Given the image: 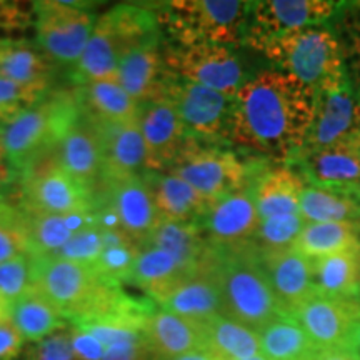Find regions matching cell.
I'll use <instances>...</instances> for the list:
<instances>
[{"instance_id": "6da1fadb", "label": "cell", "mask_w": 360, "mask_h": 360, "mask_svg": "<svg viewBox=\"0 0 360 360\" xmlns=\"http://www.w3.org/2000/svg\"><path fill=\"white\" fill-rule=\"evenodd\" d=\"M315 117V92L283 70H264L233 97L227 142L292 164L305 148Z\"/></svg>"}, {"instance_id": "7a4b0ae2", "label": "cell", "mask_w": 360, "mask_h": 360, "mask_svg": "<svg viewBox=\"0 0 360 360\" xmlns=\"http://www.w3.org/2000/svg\"><path fill=\"white\" fill-rule=\"evenodd\" d=\"M209 267L217 281L224 317L260 332L285 315L254 245L244 250L214 249Z\"/></svg>"}, {"instance_id": "3957f363", "label": "cell", "mask_w": 360, "mask_h": 360, "mask_svg": "<svg viewBox=\"0 0 360 360\" xmlns=\"http://www.w3.org/2000/svg\"><path fill=\"white\" fill-rule=\"evenodd\" d=\"M80 114L77 90H58L2 125L4 148L12 169L22 174L40 157L51 154Z\"/></svg>"}, {"instance_id": "277c9868", "label": "cell", "mask_w": 360, "mask_h": 360, "mask_svg": "<svg viewBox=\"0 0 360 360\" xmlns=\"http://www.w3.org/2000/svg\"><path fill=\"white\" fill-rule=\"evenodd\" d=\"M252 2L240 0H172L154 7L160 30L177 45L244 44Z\"/></svg>"}, {"instance_id": "5b68a950", "label": "cell", "mask_w": 360, "mask_h": 360, "mask_svg": "<svg viewBox=\"0 0 360 360\" xmlns=\"http://www.w3.org/2000/svg\"><path fill=\"white\" fill-rule=\"evenodd\" d=\"M257 162H245L220 142L188 137L177 159L165 172L177 175L207 200L217 202L231 193L252 187L260 174Z\"/></svg>"}, {"instance_id": "8992f818", "label": "cell", "mask_w": 360, "mask_h": 360, "mask_svg": "<svg viewBox=\"0 0 360 360\" xmlns=\"http://www.w3.org/2000/svg\"><path fill=\"white\" fill-rule=\"evenodd\" d=\"M262 53L315 94L347 77L339 39L327 27H307L283 35L265 45Z\"/></svg>"}, {"instance_id": "52a82bcc", "label": "cell", "mask_w": 360, "mask_h": 360, "mask_svg": "<svg viewBox=\"0 0 360 360\" xmlns=\"http://www.w3.org/2000/svg\"><path fill=\"white\" fill-rule=\"evenodd\" d=\"M32 285L58 309L70 326L84 322L98 307L114 283L102 281L94 267L56 255L29 254Z\"/></svg>"}, {"instance_id": "ba28073f", "label": "cell", "mask_w": 360, "mask_h": 360, "mask_svg": "<svg viewBox=\"0 0 360 360\" xmlns=\"http://www.w3.org/2000/svg\"><path fill=\"white\" fill-rule=\"evenodd\" d=\"M90 2H32L37 45L53 64L74 67L82 57L97 17Z\"/></svg>"}, {"instance_id": "9c48e42d", "label": "cell", "mask_w": 360, "mask_h": 360, "mask_svg": "<svg viewBox=\"0 0 360 360\" xmlns=\"http://www.w3.org/2000/svg\"><path fill=\"white\" fill-rule=\"evenodd\" d=\"M22 209L40 214L96 212L92 192L58 165L56 148L22 172Z\"/></svg>"}, {"instance_id": "30bf717a", "label": "cell", "mask_w": 360, "mask_h": 360, "mask_svg": "<svg viewBox=\"0 0 360 360\" xmlns=\"http://www.w3.org/2000/svg\"><path fill=\"white\" fill-rule=\"evenodd\" d=\"M289 317L300 323L319 350L359 355L360 299L330 297L315 292Z\"/></svg>"}, {"instance_id": "8fae6325", "label": "cell", "mask_w": 360, "mask_h": 360, "mask_svg": "<svg viewBox=\"0 0 360 360\" xmlns=\"http://www.w3.org/2000/svg\"><path fill=\"white\" fill-rule=\"evenodd\" d=\"M164 64L175 79L231 97H236L244 79L240 58L225 45H169L164 49Z\"/></svg>"}, {"instance_id": "7c38bea8", "label": "cell", "mask_w": 360, "mask_h": 360, "mask_svg": "<svg viewBox=\"0 0 360 360\" xmlns=\"http://www.w3.org/2000/svg\"><path fill=\"white\" fill-rule=\"evenodd\" d=\"M342 4L330 0H264L254 2L247 20L244 44L262 52L265 45L300 29L323 24Z\"/></svg>"}, {"instance_id": "4fadbf2b", "label": "cell", "mask_w": 360, "mask_h": 360, "mask_svg": "<svg viewBox=\"0 0 360 360\" xmlns=\"http://www.w3.org/2000/svg\"><path fill=\"white\" fill-rule=\"evenodd\" d=\"M96 209L109 210L125 236L139 245L146 244L159 222L146 174L120 179H102L92 192Z\"/></svg>"}, {"instance_id": "5bb4252c", "label": "cell", "mask_w": 360, "mask_h": 360, "mask_svg": "<svg viewBox=\"0 0 360 360\" xmlns=\"http://www.w3.org/2000/svg\"><path fill=\"white\" fill-rule=\"evenodd\" d=\"M165 101L175 107L188 137L207 142L227 141L233 97L172 77Z\"/></svg>"}, {"instance_id": "9a60e30c", "label": "cell", "mask_w": 360, "mask_h": 360, "mask_svg": "<svg viewBox=\"0 0 360 360\" xmlns=\"http://www.w3.org/2000/svg\"><path fill=\"white\" fill-rule=\"evenodd\" d=\"M345 141H360V97L347 77L315 94L314 124L302 152Z\"/></svg>"}, {"instance_id": "2e32d148", "label": "cell", "mask_w": 360, "mask_h": 360, "mask_svg": "<svg viewBox=\"0 0 360 360\" xmlns=\"http://www.w3.org/2000/svg\"><path fill=\"white\" fill-rule=\"evenodd\" d=\"M260 222L252 187H245L215 202L200 227L214 249L244 250L254 245Z\"/></svg>"}, {"instance_id": "e0dca14e", "label": "cell", "mask_w": 360, "mask_h": 360, "mask_svg": "<svg viewBox=\"0 0 360 360\" xmlns=\"http://www.w3.org/2000/svg\"><path fill=\"white\" fill-rule=\"evenodd\" d=\"M174 75L164 64L160 39L147 40L120 57L117 80L139 105L165 101L167 85Z\"/></svg>"}, {"instance_id": "ac0fdd59", "label": "cell", "mask_w": 360, "mask_h": 360, "mask_svg": "<svg viewBox=\"0 0 360 360\" xmlns=\"http://www.w3.org/2000/svg\"><path fill=\"white\" fill-rule=\"evenodd\" d=\"M137 120L146 143L147 172H165L187 139L177 110L169 101L148 102L141 105Z\"/></svg>"}, {"instance_id": "d6986e66", "label": "cell", "mask_w": 360, "mask_h": 360, "mask_svg": "<svg viewBox=\"0 0 360 360\" xmlns=\"http://www.w3.org/2000/svg\"><path fill=\"white\" fill-rule=\"evenodd\" d=\"M310 186L360 192V141L302 152L292 162Z\"/></svg>"}, {"instance_id": "ffe728a7", "label": "cell", "mask_w": 360, "mask_h": 360, "mask_svg": "<svg viewBox=\"0 0 360 360\" xmlns=\"http://www.w3.org/2000/svg\"><path fill=\"white\" fill-rule=\"evenodd\" d=\"M160 309L191 321L197 326H205L212 319L222 315V300L217 281L209 264L184 277L167 294L154 300Z\"/></svg>"}, {"instance_id": "44dd1931", "label": "cell", "mask_w": 360, "mask_h": 360, "mask_svg": "<svg viewBox=\"0 0 360 360\" xmlns=\"http://www.w3.org/2000/svg\"><path fill=\"white\" fill-rule=\"evenodd\" d=\"M56 155L67 174L94 192L103 175V157L96 125L84 112L58 142Z\"/></svg>"}, {"instance_id": "7402d4cb", "label": "cell", "mask_w": 360, "mask_h": 360, "mask_svg": "<svg viewBox=\"0 0 360 360\" xmlns=\"http://www.w3.org/2000/svg\"><path fill=\"white\" fill-rule=\"evenodd\" d=\"M92 124L96 125L102 146V179H120L147 174L146 143H143L137 119L120 124L92 120Z\"/></svg>"}, {"instance_id": "603a6c76", "label": "cell", "mask_w": 360, "mask_h": 360, "mask_svg": "<svg viewBox=\"0 0 360 360\" xmlns=\"http://www.w3.org/2000/svg\"><path fill=\"white\" fill-rule=\"evenodd\" d=\"M259 260L285 315L317 292L312 278V260L294 249L262 254Z\"/></svg>"}, {"instance_id": "cb8c5ba5", "label": "cell", "mask_w": 360, "mask_h": 360, "mask_svg": "<svg viewBox=\"0 0 360 360\" xmlns=\"http://www.w3.org/2000/svg\"><path fill=\"white\" fill-rule=\"evenodd\" d=\"M143 340L150 360H165L204 350L200 326L160 307L152 310L143 323Z\"/></svg>"}, {"instance_id": "d4e9b609", "label": "cell", "mask_w": 360, "mask_h": 360, "mask_svg": "<svg viewBox=\"0 0 360 360\" xmlns=\"http://www.w3.org/2000/svg\"><path fill=\"white\" fill-rule=\"evenodd\" d=\"M124 45L112 24L109 13L97 17L80 60L70 69L75 85L97 80H117V67L124 56Z\"/></svg>"}, {"instance_id": "484cf974", "label": "cell", "mask_w": 360, "mask_h": 360, "mask_svg": "<svg viewBox=\"0 0 360 360\" xmlns=\"http://www.w3.org/2000/svg\"><path fill=\"white\" fill-rule=\"evenodd\" d=\"M157 214L162 220L186 224H202L214 202L202 197L195 188L169 172H147Z\"/></svg>"}, {"instance_id": "4316f807", "label": "cell", "mask_w": 360, "mask_h": 360, "mask_svg": "<svg viewBox=\"0 0 360 360\" xmlns=\"http://www.w3.org/2000/svg\"><path fill=\"white\" fill-rule=\"evenodd\" d=\"M146 245L167 252L187 274L205 267L214 250L207 242L200 224L172 222L162 219L142 247Z\"/></svg>"}, {"instance_id": "83f0119b", "label": "cell", "mask_w": 360, "mask_h": 360, "mask_svg": "<svg viewBox=\"0 0 360 360\" xmlns=\"http://www.w3.org/2000/svg\"><path fill=\"white\" fill-rule=\"evenodd\" d=\"M305 179L290 164L264 170L252 186L255 205L260 220L276 217V215L299 214L300 195H302Z\"/></svg>"}, {"instance_id": "f1b7e54d", "label": "cell", "mask_w": 360, "mask_h": 360, "mask_svg": "<svg viewBox=\"0 0 360 360\" xmlns=\"http://www.w3.org/2000/svg\"><path fill=\"white\" fill-rule=\"evenodd\" d=\"M53 62L29 40L0 37V77L49 92Z\"/></svg>"}, {"instance_id": "f546056e", "label": "cell", "mask_w": 360, "mask_h": 360, "mask_svg": "<svg viewBox=\"0 0 360 360\" xmlns=\"http://www.w3.org/2000/svg\"><path fill=\"white\" fill-rule=\"evenodd\" d=\"M84 115L96 122L120 124L139 117V105L119 80H97L75 85Z\"/></svg>"}, {"instance_id": "4dcf8cb0", "label": "cell", "mask_w": 360, "mask_h": 360, "mask_svg": "<svg viewBox=\"0 0 360 360\" xmlns=\"http://www.w3.org/2000/svg\"><path fill=\"white\" fill-rule=\"evenodd\" d=\"M22 209V207H20ZM24 210L27 236L30 242L29 254L51 255L64 247L79 231L97 222V212L89 214H40Z\"/></svg>"}, {"instance_id": "1f68e13d", "label": "cell", "mask_w": 360, "mask_h": 360, "mask_svg": "<svg viewBox=\"0 0 360 360\" xmlns=\"http://www.w3.org/2000/svg\"><path fill=\"white\" fill-rule=\"evenodd\" d=\"M299 214L305 222H360V192L307 186Z\"/></svg>"}, {"instance_id": "d6a6232c", "label": "cell", "mask_w": 360, "mask_h": 360, "mask_svg": "<svg viewBox=\"0 0 360 360\" xmlns=\"http://www.w3.org/2000/svg\"><path fill=\"white\" fill-rule=\"evenodd\" d=\"M312 278L323 295L360 299V247L314 259Z\"/></svg>"}, {"instance_id": "836d02e7", "label": "cell", "mask_w": 360, "mask_h": 360, "mask_svg": "<svg viewBox=\"0 0 360 360\" xmlns=\"http://www.w3.org/2000/svg\"><path fill=\"white\" fill-rule=\"evenodd\" d=\"M202 332L204 350L215 360H242L262 354L259 332L224 315L202 326Z\"/></svg>"}, {"instance_id": "e575fe53", "label": "cell", "mask_w": 360, "mask_h": 360, "mask_svg": "<svg viewBox=\"0 0 360 360\" xmlns=\"http://www.w3.org/2000/svg\"><path fill=\"white\" fill-rule=\"evenodd\" d=\"M11 321L24 342L30 344L44 340L45 337L70 326L56 305L35 289L11 302Z\"/></svg>"}, {"instance_id": "d590c367", "label": "cell", "mask_w": 360, "mask_h": 360, "mask_svg": "<svg viewBox=\"0 0 360 360\" xmlns=\"http://www.w3.org/2000/svg\"><path fill=\"white\" fill-rule=\"evenodd\" d=\"M355 247H360V222H307L292 249L314 260Z\"/></svg>"}, {"instance_id": "8d00e7d4", "label": "cell", "mask_w": 360, "mask_h": 360, "mask_svg": "<svg viewBox=\"0 0 360 360\" xmlns=\"http://www.w3.org/2000/svg\"><path fill=\"white\" fill-rule=\"evenodd\" d=\"M187 276L172 255L157 247L146 245L139 252L129 283L146 290L154 302Z\"/></svg>"}, {"instance_id": "74e56055", "label": "cell", "mask_w": 360, "mask_h": 360, "mask_svg": "<svg viewBox=\"0 0 360 360\" xmlns=\"http://www.w3.org/2000/svg\"><path fill=\"white\" fill-rule=\"evenodd\" d=\"M260 352L267 360H312L319 349L300 323L282 315L259 332Z\"/></svg>"}, {"instance_id": "f35d334b", "label": "cell", "mask_w": 360, "mask_h": 360, "mask_svg": "<svg viewBox=\"0 0 360 360\" xmlns=\"http://www.w3.org/2000/svg\"><path fill=\"white\" fill-rule=\"evenodd\" d=\"M141 245L134 242L122 231H103V249L98 255L94 270L102 281L122 285L129 283L134 264L137 260Z\"/></svg>"}, {"instance_id": "ab89813d", "label": "cell", "mask_w": 360, "mask_h": 360, "mask_svg": "<svg viewBox=\"0 0 360 360\" xmlns=\"http://www.w3.org/2000/svg\"><path fill=\"white\" fill-rule=\"evenodd\" d=\"M334 19L345 74L360 97V4H342Z\"/></svg>"}, {"instance_id": "60d3db41", "label": "cell", "mask_w": 360, "mask_h": 360, "mask_svg": "<svg viewBox=\"0 0 360 360\" xmlns=\"http://www.w3.org/2000/svg\"><path fill=\"white\" fill-rule=\"evenodd\" d=\"M305 224L300 214L276 215L262 220L254 240V250L262 255L292 249Z\"/></svg>"}, {"instance_id": "b9f144b4", "label": "cell", "mask_w": 360, "mask_h": 360, "mask_svg": "<svg viewBox=\"0 0 360 360\" xmlns=\"http://www.w3.org/2000/svg\"><path fill=\"white\" fill-rule=\"evenodd\" d=\"M30 252L27 224L20 205L0 197V264Z\"/></svg>"}, {"instance_id": "7bdbcfd3", "label": "cell", "mask_w": 360, "mask_h": 360, "mask_svg": "<svg viewBox=\"0 0 360 360\" xmlns=\"http://www.w3.org/2000/svg\"><path fill=\"white\" fill-rule=\"evenodd\" d=\"M103 249V229L101 222L90 224L89 227L82 229L70 238L64 247H60L57 252L51 255L56 257L70 260L75 264H84L89 267H94L97 262L98 255Z\"/></svg>"}, {"instance_id": "ee69618b", "label": "cell", "mask_w": 360, "mask_h": 360, "mask_svg": "<svg viewBox=\"0 0 360 360\" xmlns=\"http://www.w3.org/2000/svg\"><path fill=\"white\" fill-rule=\"evenodd\" d=\"M49 92L30 89L0 77V127L11 122L22 112L37 105Z\"/></svg>"}, {"instance_id": "f6af8a7d", "label": "cell", "mask_w": 360, "mask_h": 360, "mask_svg": "<svg viewBox=\"0 0 360 360\" xmlns=\"http://www.w3.org/2000/svg\"><path fill=\"white\" fill-rule=\"evenodd\" d=\"M32 289V262L29 254L0 264V297L7 302H13Z\"/></svg>"}, {"instance_id": "bcb514c9", "label": "cell", "mask_w": 360, "mask_h": 360, "mask_svg": "<svg viewBox=\"0 0 360 360\" xmlns=\"http://www.w3.org/2000/svg\"><path fill=\"white\" fill-rule=\"evenodd\" d=\"M24 360H77L72 347V326L35 342L25 352Z\"/></svg>"}, {"instance_id": "7dc6e473", "label": "cell", "mask_w": 360, "mask_h": 360, "mask_svg": "<svg viewBox=\"0 0 360 360\" xmlns=\"http://www.w3.org/2000/svg\"><path fill=\"white\" fill-rule=\"evenodd\" d=\"M34 24L32 4L0 0V32H24Z\"/></svg>"}, {"instance_id": "c3c4849f", "label": "cell", "mask_w": 360, "mask_h": 360, "mask_svg": "<svg viewBox=\"0 0 360 360\" xmlns=\"http://www.w3.org/2000/svg\"><path fill=\"white\" fill-rule=\"evenodd\" d=\"M72 347L77 360H102L105 347L84 328L72 326Z\"/></svg>"}, {"instance_id": "681fc988", "label": "cell", "mask_w": 360, "mask_h": 360, "mask_svg": "<svg viewBox=\"0 0 360 360\" xmlns=\"http://www.w3.org/2000/svg\"><path fill=\"white\" fill-rule=\"evenodd\" d=\"M24 339L11 319L0 321V360H17L22 352Z\"/></svg>"}, {"instance_id": "f907efd6", "label": "cell", "mask_w": 360, "mask_h": 360, "mask_svg": "<svg viewBox=\"0 0 360 360\" xmlns=\"http://www.w3.org/2000/svg\"><path fill=\"white\" fill-rule=\"evenodd\" d=\"M102 360H150V355H148L146 340L142 337L137 340L110 345L105 349Z\"/></svg>"}, {"instance_id": "816d5d0a", "label": "cell", "mask_w": 360, "mask_h": 360, "mask_svg": "<svg viewBox=\"0 0 360 360\" xmlns=\"http://www.w3.org/2000/svg\"><path fill=\"white\" fill-rule=\"evenodd\" d=\"M17 172L12 169L11 162L7 159L6 148H4V141H2V130H0V191H4L7 186L15 180Z\"/></svg>"}, {"instance_id": "f5cc1de1", "label": "cell", "mask_w": 360, "mask_h": 360, "mask_svg": "<svg viewBox=\"0 0 360 360\" xmlns=\"http://www.w3.org/2000/svg\"><path fill=\"white\" fill-rule=\"evenodd\" d=\"M312 360H360L359 355L339 352V350H319Z\"/></svg>"}, {"instance_id": "db71d44e", "label": "cell", "mask_w": 360, "mask_h": 360, "mask_svg": "<svg viewBox=\"0 0 360 360\" xmlns=\"http://www.w3.org/2000/svg\"><path fill=\"white\" fill-rule=\"evenodd\" d=\"M165 360H215V359L210 357L205 350H195V352H188V354L179 355V357L165 359Z\"/></svg>"}, {"instance_id": "11a10c76", "label": "cell", "mask_w": 360, "mask_h": 360, "mask_svg": "<svg viewBox=\"0 0 360 360\" xmlns=\"http://www.w3.org/2000/svg\"><path fill=\"white\" fill-rule=\"evenodd\" d=\"M6 319H11V302L0 297V321H6Z\"/></svg>"}, {"instance_id": "9f6ffc18", "label": "cell", "mask_w": 360, "mask_h": 360, "mask_svg": "<svg viewBox=\"0 0 360 360\" xmlns=\"http://www.w3.org/2000/svg\"><path fill=\"white\" fill-rule=\"evenodd\" d=\"M242 360H267V359H265L264 355L260 354V355H254V357H249V359H242Z\"/></svg>"}, {"instance_id": "6f0895ef", "label": "cell", "mask_w": 360, "mask_h": 360, "mask_svg": "<svg viewBox=\"0 0 360 360\" xmlns=\"http://www.w3.org/2000/svg\"><path fill=\"white\" fill-rule=\"evenodd\" d=\"M359 357H360V334H359Z\"/></svg>"}]
</instances>
